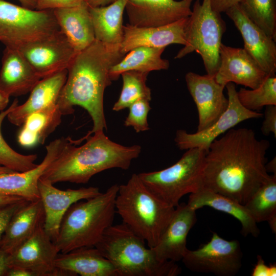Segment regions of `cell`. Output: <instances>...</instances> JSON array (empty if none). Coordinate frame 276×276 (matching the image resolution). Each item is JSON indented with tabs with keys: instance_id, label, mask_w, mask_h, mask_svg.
<instances>
[{
	"instance_id": "1",
	"label": "cell",
	"mask_w": 276,
	"mask_h": 276,
	"mask_svg": "<svg viewBox=\"0 0 276 276\" xmlns=\"http://www.w3.org/2000/svg\"><path fill=\"white\" fill-rule=\"evenodd\" d=\"M269 146L251 129H231L206 153L202 187L245 204L271 177L266 169Z\"/></svg>"
},
{
	"instance_id": "2",
	"label": "cell",
	"mask_w": 276,
	"mask_h": 276,
	"mask_svg": "<svg viewBox=\"0 0 276 276\" xmlns=\"http://www.w3.org/2000/svg\"><path fill=\"white\" fill-rule=\"evenodd\" d=\"M120 45L95 39L77 53L67 68V78L57 104L63 116L73 114L75 106L85 109L93 122L88 135L107 129L104 93L111 83V67L125 55L121 52Z\"/></svg>"
},
{
	"instance_id": "3",
	"label": "cell",
	"mask_w": 276,
	"mask_h": 276,
	"mask_svg": "<svg viewBox=\"0 0 276 276\" xmlns=\"http://www.w3.org/2000/svg\"><path fill=\"white\" fill-rule=\"evenodd\" d=\"M86 135V142L76 147L82 140L72 139L59 156L46 170L41 178L52 183L70 182L86 183L103 171L119 168L127 170L141 152L138 145L126 146L110 140L100 131Z\"/></svg>"
},
{
	"instance_id": "4",
	"label": "cell",
	"mask_w": 276,
	"mask_h": 276,
	"mask_svg": "<svg viewBox=\"0 0 276 276\" xmlns=\"http://www.w3.org/2000/svg\"><path fill=\"white\" fill-rule=\"evenodd\" d=\"M119 186L73 204L65 213L54 241L59 253L82 247H95L105 231L113 224Z\"/></svg>"
},
{
	"instance_id": "5",
	"label": "cell",
	"mask_w": 276,
	"mask_h": 276,
	"mask_svg": "<svg viewBox=\"0 0 276 276\" xmlns=\"http://www.w3.org/2000/svg\"><path fill=\"white\" fill-rule=\"evenodd\" d=\"M115 207L123 223L151 248L158 242L175 208L152 192L135 173L119 186Z\"/></svg>"
},
{
	"instance_id": "6",
	"label": "cell",
	"mask_w": 276,
	"mask_h": 276,
	"mask_svg": "<svg viewBox=\"0 0 276 276\" xmlns=\"http://www.w3.org/2000/svg\"><path fill=\"white\" fill-rule=\"evenodd\" d=\"M114 266L118 276H176V262L158 260L145 241L122 223L112 225L95 246Z\"/></svg>"
},
{
	"instance_id": "7",
	"label": "cell",
	"mask_w": 276,
	"mask_h": 276,
	"mask_svg": "<svg viewBox=\"0 0 276 276\" xmlns=\"http://www.w3.org/2000/svg\"><path fill=\"white\" fill-rule=\"evenodd\" d=\"M206 152L199 148L189 149L173 165L161 170L137 175L152 192L175 208L183 196L202 187Z\"/></svg>"
},
{
	"instance_id": "8",
	"label": "cell",
	"mask_w": 276,
	"mask_h": 276,
	"mask_svg": "<svg viewBox=\"0 0 276 276\" xmlns=\"http://www.w3.org/2000/svg\"><path fill=\"white\" fill-rule=\"evenodd\" d=\"M226 25L221 13L212 8L211 0H196L189 17L187 43L175 59L195 52L202 58L207 74L214 76L219 66V51Z\"/></svg>"
},
{
	"instance_id": "9",
	"label": "cell",
	"mask_w": 276,
	"mask_h": 276,
	"mask_svg": "<svg viewBox=\"0 0 276 276\" xmlns=\"http://www.w3.org/2000/svg\"><path fill=\"white\" fill-rule=\"evenodd\" d=\"M59 30L53 10L30 9L0 0V42L5 47L19 49Z\"/></svg>"
},
{
	"instance_id": "10",
	"label": "cell",
	"mask_w": 276,
	"mask_h": 276,
	"mask_svg": "<svg viewBox=\"0 0 276 276\" xmlns=\"http://www.w3.org/2000/svg\"><path fill=\"white\" fill-rule=\"evenodd\" d=\"M242 259L238 240H227L213 233L207 243L196 250L188 249L181 261L192 271L234 276L242 267Z\"/></svg>"
},
{
	"instance_id": "11",
	"label": "cell",
	"mask_w": 276,
	"mask_h": 276,
	"mask_svg": "<svg viewBox=\"0 0 276 276\" xmlns=\"http://www.w3.org/2000/svg\"><path fill=\"white\" fill-rule=\"evenodd\" d=\"M225 87L228 100L226 110L212 125L205 129L194 133H188L182 129L178 130L174 141L180 150L199 148L208 151L211 143L221 134L244 121L263 116L262 113L247 109L240 103L234 83H228Z\"/></svg>"
},
{
	"instance_id": "12",
	"label": "cell",
	"mask_w": 276,
	"mask_h": 276,
	"mask_svg": "<svg viewBox=\"0 0 276 276\" xmlns=\"http://www.w3.org/2000/svg\"><path fill=\"white\" fill-rule=\"evenodd\" d=\"M59 253L42 223L28 240L9 255V267L27 269L34 276L66 275L55 266Z\"/></svg>"
},
{
	"instance_id": "13",
	"label": "cell",
	"mask_w": 276,
	"mask_h": 276,
	"mask_svg": "<svg viewBox=\"0 0 276 276\" xmlns=\"http://www.w3.org/2000/svg\"><path fill=\"white\" fill-rule=\"evenodd\" d=\"M18 49L41 79L67 70L77 53L60 30Z\"/></svg>"
},
{
	"instance_id": "14",
	"label": "cell",
	"mask_w": 276,
	"mask_h": 276,
	"mask_svg": "<svg viewBox=\"0 0 276 276\" xmlns=\"http://www.w3.org/2000/svg\"><path fill=\"white\" fill-rule=\"evenodd\" d=\"M38 190L44 213L43 227L53 242L70 207L75 202L94 197L101 193L98 188L95 187L61 190L41 177L38 181Z\"/></svg>"
},
{
	"instance_id": "15",
	"label": "cell",
	"mask_w": 276,
	"mask_h": 276,
	"mask_svg": "<svg viewBox=\"0 0 276 276\" xmlns=\"http://www.w3.org/2000/svg\"><path fill=\"white\" fill-rule=\"evenodd\" d=\"M219 56V66L214 78L221 85L225 86L231 82L255 89L269 76L244 48L222 43Z\"/></svg>"
},
{
	"instance_id": "16",
	"label": "cell",
	"mask_w": 276,
	"mask_h": 276,
	"mask_svg": "<svg viewBox=\"0 0 276 276\" xmlns=\"http://www.w3.org/2000/svg\"><path fill=\"white\" fill-rule=\"evenodd\" d=\"M71 140V138L62 137L50 142L46 146V154L42 161L32 169L0 174V195L17 196L28 201L40 199L39 179Z\"/></svg>"
},
{
	"instance_id": "17",
	"label": "cell",
	"mask_w": 276,
	"mask_h": 276,
	"mask_svg": "<svg viewBox=\"0 0 276 276\" xmlns=\"http://www.w3.org/2000/svg\"><path fill=\"white\" fill-rule=\"evenodd\" d=\"M185 80L198 111L197 131H201L212 125L227 109L228 100L223 94L225 86L208 74L189 72Z\"/></svg>"
},
{
	"instance_id": "18",
	"label": "cell",
	"mask_w": 276,
	"mask_h": 276,
	"mask_svg": "<svg viewBox=\"0 0 276 276\" xmlns=\"http://www.w3.org/2000/svg\"><path fill=\"white\" fill-rule=\"evenodd\" d=\"M193 0H128L126 7L129 25L159 27L190 16Z\"/></svg>"
},
{
	"instance_id": "19",
	"label": "cell",
	"mask_w": 276,
	"mask_h": 276,
	"mask_svg": "<svg viewBox=\"0 0 276 276\" xmlns=\"http://www.w3.org/2000/svg\"><path fill=\"white\" fill-rule=\"evenodd\" d=\"M225 13L240 32L244 49L268 75H275V41L247 16L239 4L229 8Z\"/></svg>"
},
{
	"instance_id": "20",
	"label": "cell",
	"mask_w": 276,
	"mask_h": 276,
	"mask_svg": "<svg viewBox=\"0 0 276 276\" xmlns=\"http://www.w3.org/2000/svg\"><path fill=\"white\" fill-rule=\"evenodd\" d=\"M196 220V210L185 203L176 206L158 242L152 248L156 258L162 262L181 261L188 249L187 236Z\"/></svg>"
},
{
	"instance_id": "21",
	"label": "cell",
	"mask_w": 276,
	"mask_h": 276,
	"mask_svg": "<svg viewBox=\"0 0 276 276\" xmlns=\"http://www.w3.org/2000/svg\"><path fill=\"white\" fill-rule=\"evenodd\" d=\"M189 17L159 27H137L123 26L121 52L126 54L134 48L141 47L165 48L171 44L185 45Z\"/></svg>"
},
{
	"instance_id": "22",
	"label": "cell",
	"mask_w": 276,
	"mask_h": 276,
	"mask_svg": "<svg viewBox=\"0 0 276 276\" xmlns=\"http://www.w3.org/2000/svg\"><path fill=\"white\" fill-rule=\"evenodd\" d=\"M41 79L16 48L5 47L0 70V90L11 96L30 92Z\"/></svg>"
},
{
	"instance_id": "23",
	"label": "cell",
	"mask_w": 276,
	"mask_h": 276,
	"mask_svg": "<svg viewBox=\"0 0 276 276\" xmlns=\"http://www.w3.org/2000/svg\"><path fill=\"white\" fill-rule=\"evenodd\" d=\"M55 266L66 275L118 276L112 264L95 247H82L59 253Z\"/></svg>"
},
{
	"instance_id": "24",
	"label": "cell",
	"mask_w": 276,
	"mask_h": 276,
	"mask_svg": "<svg viewBox=\"0 0 276 276\" xmlns=\"http://www.w3.org/2000/svg\"><path fill=\"white\" fill-rule=\"evenodd\" d=\"M67 75V70H64L41 79L30 91L28 100L22 104L16 105L8 113L9 121L20 126L32 113L56 104Z\"/></svg>"
},
{
	"instance_id": "25",
	"label": "cell",
	"mask_w": 276,
	"mask_h": 276,
	"mask_svg": "<svg viewBox=\"0 0 276 276\" xmlns=\"http://www.w3.org/2000/svg\"><path fill=\"white\" fill-rule=\"evenodd\" d=\"M60 30L78 53L96 39L89 5L84 0L79 5L53 9Z\"/></svg>"
},
{
	"instance_id": "26",
	"label": "cell",
	"mask_w": 276,
	"mask_h": 276,
	"mask_svg": "<svg viewBox=\"0 0 276 276\" xmlns=\"http://www.w3.org/2000/svg\"><path fill=\"white\" fill-rule=\"evenodd\" d=\"M44 219L41 199L28 201L11 218L2 237L0 248L11 254L32 235L39 225L44 223Z\"/></svg>"
},
{
	"instance_id": "27",
	"label": "cell",
	"mask_w": 276,
	"mask_h": 276,
	"mask_svg": "<svg viewBox=\"0 0 276 276\" xmlns=\"http://www.w3.org/2000/svg\"><path fill=\"white\" fill-rule=\"evenodd\" d=\"M187 204L195 210L207 206L229 214L240 222L244 236L257 237L260 233L258 223L244 204L210 189L202 187L190 194Z\"/></svg>"
},
{
	"instance_id": "28",
	"label": "cell",
	"mask_w": 276,
	"mask_h": 276,
	"mask_svg": "<svg viewBox=\"0 0 276 276\" xmlns=\"http://www.w3.org/2000/svg\"><path fill=\"white\" fill-rule=\"evenodd\" d=\"M128 1L116 0L104 6H89L96 40L120 45L123 36V14Z\"/></svg>"
},
{
	"instance_id": "29",
	"label": "cell",
	"mask_w": 276,
	"mask_h": 276,
	"mask_svg": "<svg viewBox=\"0 0 276 276\" xmlns=\"http://www.w3.org/2000/svg\"><path fill=\"white\" fill-rule=\"evenodd\" d=\"M62 116L57 104L32 113L21 125L17 136L19 144L26 148L43 144L60 125Z\"/></svg>"
},
{
	"instance_id": "30",
	"label": "cell",
	"mask_w": 276,
	"mask_h": 276,
	"mask_svg": "<svg viewBox=\"0 0 276 276\" xmlns=\"http://www.w3.org/2000/svg\"><path fill=\"white\" fill-rule=\"evenodd\" d=\"M165 49V48L145 46L134 48L111 67L109 72L111 80H117L122 73L128 71L149 73L167 70L170 65L169 61L161 57Z\"/></svg>"
},
{
	"instance_id": "31",
	"label": "cell",
	"mask_w": 276,
	"mask_h": 276,
	"mask_svg": "<svg viewBox=\"0 0 276 276\" xmlns=\"http://www.w3.org/2000/svg\"><path fill=\"white\" fill-rule=\"evenodd\" d=\"M258 223L267 221L276 233V174L262 185L244 204Z\"/></svg>"
},
{
	"instance_id": "32",
	"label": "cell",
	"mask_w": 276,
	"mask_h": 276,
	"mask_svg": "<svg viewBox=\"0 0 276 276\" xmlns=\"http://www.w3.org/2000/svg\"><path fill=\"white\" fill-rule=\"evenodd\" d=\"M149 73L128 71L122 73L123 86L119 98L114 104L112 110L119 111L128 108L140 99L151 100L150 88L146 81Z\"/></svg>"
},
{
	"instance_id": "33",
	"label": "cell",
	"mask_w": 276,
	"mask_h": 276,
	"mask_svg": "<svg viewBox=\"0 0 276 276\" xmlns=\"http://www.w3.org/2000/svg\"><path fill=\"white\" fill-rule=\"evenodd\" d=\"M239 4L250 20L276 40V0H241Z\"/></svg>"
},
{
	"instance_id": "34",
	"label": "cell",
	"mask_w": 276,
	"mask_h": 276,
	"mask_svg": "<svg viewBox=\"0 0 276 276\" xmlns=\"http://www.w3.org/2000/svg\"><path fill=\"white\" fill-rule=\"evenodd\" d=\"M237 96L240 103L251 111H257L264 106L276 105L275 75L268 76L256 88H241Z\"/></svg>"
},
{
	"instance_id": "35",
	"label": "cell",
	"mask_w": 276,
	"mask_h": 276,
	"mask_svg": "<svg viewBox=\"0 0 276 276\" xmlns=\"http://www.w3.org/2000/svg\"><path fill=\"white\" fill-rule=\"evenodd\" d=\"M18 105L15 99L6 110L0 113V166L8 168L15 172H22L35 167L37 155H24L13 150L5 141L1 132L2 124L8 113Z\"/></svg>"
},
{
	"instance_id": "36",
	"label": "cell",
	"mask_w": 276,
	"mask_h": 276,
	"mask_svg": "<svg viewBox=\"0 0 276 276\" xmlns=\"http://www.w3.org/2000/svg\"><path fill=\"white\" fill-rule=\"evenodd\" d=\"M129 113L124 121L126 127H132L136 132L149 129L148 115L151 110L150 101L140 99L129 107Z\"/></svg>"
},
{
	"instance_id": "37",
	"label": "cell",
	"mask_w": 276,
	"mask_h": 276,
	"mask_svg": "<svg viewBox=\"0 0 276 276\" xmlns=\"http://www.w3.org/2000/svg\"><path fill=\"white\" fill-rule=\"evenodd\" d=\"M28 200H22L0 208V243L13 214Z\"/></svg>"
},
{
	"instance_id": "38",
	"label": "cell",
	"mask_w": 276,
	"mask_h": 276,
	"mask_svg": "<svg viewBox=\"0 0 276 276\" xmlns=\"http://www.w3.org/2000/svg\"><path fill=\"white\" fill-rule=\"evenodd\" d=\"M261 131L265 135L272 133L276 137V105L266 106Z\"/></svg>"
},
{
	"instance_id": "39",
	"label": "cell",
	"mask_w": 276,
	"mask_h": 276,
	"mask_svg": "<svg viewBox=\"0 0 276 276\" xmlns=\"http://www.w3.org/2000/svg\"><path fill=\"white\" fill-rule=\"evenodd\" d=\"M84 0H38L36 10L65 8L79 5Z\"/></svg>"
},
{
	"instance_id": "40",
	"label": "cell",
	"mask_w": 276,
	"mask_h": 276,
	"mask_svg": "<svg viewBox=\"0 0 276 276\" xmlns=\"http://www.w3.org/2000/svg\"><path fill=\"white\" fill-rule=\"evenodd\" d=\"M252 276H275L276 275V265H271L269 266L265 264L262 257L257 256V262L255 265L252 272Z\"/></svg>"
},
{
	"instance_id": "41",
	"label": "cell",
	"mask_w": 276,
	"mask_h": 276,
	"mask_svg": "<svg viewBox=\"0 0 276 276\" xmlns=\"http://www.w3.org/2000/svg\"><path fill=\"white\" fill-rule=\"evenodd\" d=\"M241 0H211L212 8L214 11L221 13L235 5L239 3Z\"/></svg>"
},
{
	"instance_id": "42",
	"label": "cell",
	"mask_w": 276,
	"mask_h": 276,
	"mask_svg": "<svg viewBox=\"0 0 276 276\" xmlns=\"http://www.w3.org/2000/svg\"><path fill=\"white\" fill-rule=\"evenodd\" d=\"M9 254L0 248V276H6L9 268L8 264Z\"/></svg>"
},
{
	"instance_id": "43",
	"label": "cell",
	"mask_w": 276,
	"mask_h": 276,
	"mask_svg": "<svg viewBox=\"0 0 276 276\" xmlns=\"http://www.w3.org/2000/svg\"><path fill=\"white\" fill-rule=\"evenodd\" d=\"M6 276H34L30 271L18 267H9Z\"/></svg>"
},
{
	"instance_id": "44",
	"label": "cell",
	"mask_w": 276,
	"mask_h": 276,
	"mask_svg": "<svg viewBox=\"0 0 276 276\" xmlns=\"http://www.w3.org/2000/svg\"><path fill=\"white\" fill-rule=\"evenodd\" d=\"M25 200L26 199L17 196L0 195V208Z\"/></svg>"
},
{
	"instance_id": "45",
	"label": "cell",
	"mask_w": 276,
	"mask_h": 276,
	"mask_svg": "<svg viewBox=\"0 0 276 276\" xmlns=\"http://www.w3.org/2000/svg\"><path fill=\"white\" fill-rule=\"evenodd\" d=\"M91 7H99L108 5L116 0H85Z\"/></svg>"
},
{
	"instance_id": "46",
	"label": "cell",
	"mask_w": 276,
	"mask_h": 276,
	"mask_svg": "<svg viewBox=\"0 0 276 276\" xmlns=\"http://www.w3.org/2000/svg\"><path fill=\"white\" fill-rule=\"evenodd\" d=\"M10 96L0 90V111L3 110L7 106Z\"/></svg>"
},
{
	"instance_id": "47",
	"label": "cell",
	"mask_w": 276,
	"mask_h": 276,
	"mask_svg": "<svg viewBox=\"0 0 276 276\" xmlns=\"http://www.w3.org/2000/svg\"><path fill=\"white\" fill-rule=\"evenodd\" d=\"M21 6L30 9H36L38 0H17Z\"/></svg>"
},
{
	"instance_id": "48",
	"label": "cell",
	"mask_w": 276,
	"mask_h": 276,
	"mask_svg": "<svg viewBox=\"0 0 276 276\" xmlns=\"http://www.w3.org/2000/svg\"><path fill=\"white\" fill-rule=\"evenodd\" d=\"M266 169L267 172H272L276 174V159L273 158L269 163H266Z\"/></svg>"
},
{
	"instance_id": "49",
	"label": "cell",
	"mask_w": 276,
	"mask_h": 276,
	"mask_svg": "<svg viewBox=\"0 0 276 276\" xmlns=\"http://www.w3.org/2000/svg\"><path fill=\"white\" fill-rule=\"evenodd\" d=\"M15 172V171H14L8 168L0 166V174L5 173H9V172Z\"/></svg>"
}]
</instances>
